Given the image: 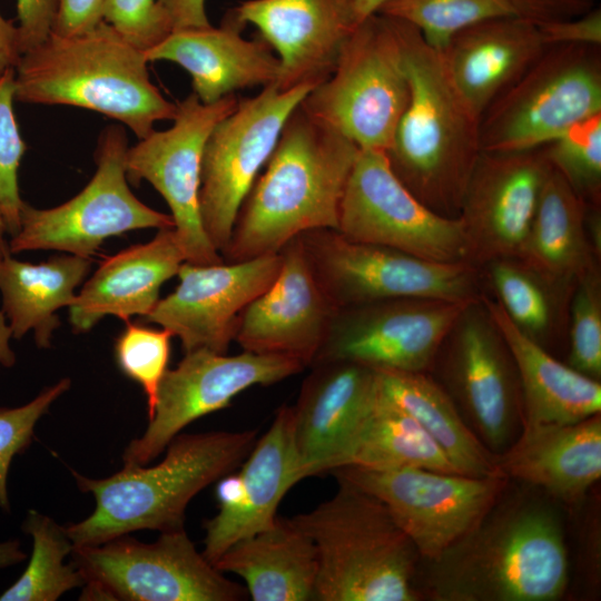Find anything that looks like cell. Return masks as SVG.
I'll list each match as a JSON object with an SVG mask.
<instances>
[{
    "mask_svg": "<svg viewBox=\"0 0 601 601\" xmlns=\"http://www.w3.org/2000/svg\"><path fill=\"white\" fill-rule=\"evenodd\" d=\"M359 148L299 105L237 214L224 262L278 253L303 233L336 229Z\"/></svg>",
    "mask_w": 601,
    "mask_h": 601,
    "instance_id": "6da1fadb",
    "label": "cell"
},
{
    "mask_svg": "<svg viewBox=\"0 0 601 601\" xmlns=\"http://www.w3.org/2000/svg\"><path fill=\"white\" fill-rule=\"evenodd\" d=\"M501 496L473 530L428 561L427 591L434 600L553 601L563 595L569 562L559 515L541 500Z\"/></svg>",
    "mask_w": 601,
    "mask_h": 601,
    "instance_id": "7a4b0ae2",
    "label": "cell"
},
{
    "mask_svg": "<svg viewBox=\"0 0 601 601\" xmlns=\"http://www.w3.org/2000/svg\"><path fill=\"white\" fill-rule=\"evenodd\" d=\"M392 19L410 98L386 157L394 174L418 200L442 216L456 218L482 152L480 119L454 89L440 52L413 26Z\"/></svg>",
    "mask_w": 601,
    "mask_h": 601,
    "instance_id": "3957f363",
    "label": "cell"
},
{
    "mask_svg": "<svg viewBox=\"0 0 601 601\" xmlns=\"http://www.w3.org/2000/svg\"><path fill=\"white\" fill-rule=\"evenodd\" d=\"M145 52L104 20L70 37L50 33L24 51L14 70V99L22 104L85 108L128 127L138 139L160 120H174L177 104L151 82Z\"/></svg>",
    "mask_w": 601,
    "mask_h": 601,
    "instance_id": "277c9868",
    "label": "cell"
},
{
    "mask_svg": "<svg viewBox=\"0 0 601 601\" xmlns=\"http://www.w3.org/2000/svg\"><path fill=\"white\" fill-rule=\"evenodd\" d=\"M257 435V430L178 434L156 465H124L105 479L72 471L78 487L96 500L87 519L65 526L73 548L102 544L138 530L184 529L189 502L242 465Z\"/></svg>",
    "mask_w": 601,
    "mask_h": 601,
    "instance_id": "5b68a950",
    "label": "cell"
},
{
    "mask_svg": "<svg viewBox=\"0 0 601 601\" xmlns=\"http://www.w3.org/2000/svg\"><path fill=\"white\" fill-rule=\"evenodd\" d=\"M337 483L331 499L290 518L317 551L314 600H420V555L412 541L377 497Z\"/></svg>",
    "mask_w": 601,
    "mask_h": 601,
    "instance_id": "8992f818",
    "label": "cell"
},
{
    "mask_svg": "<svg viewBox=\"0 0 601 601\" xmlns=\"http://www.w3.org/2000/svg\"><path fill=\"white\" fill-rule=\"evenodd\" d=\"M408 98L394 21L375 13L354 27L333 73L299 106L359 149L386 151Z\"/></svg>",
    "mask_w": 601,
    "mask_h": 601,
    "instance_id": "52a82bcc",
    "label": "cell"
},
{
    "mask_svg": "<svg viewBox=\"0 0 601 601\" xmlns=\"http://www.w3.org/2000/svg\"><path fill=\"white\" fill-rule=\"evenodd\" d=\"M600 114L601 46L551 45L481 117V150L543 147Z\"/></svg>",
    "mask_w": 601,
    "mask_h": 601,
    "instance_id": "ba28073f",
    "label": "cell"
},
{
    "mask_svg": "<svg viewBox=\"0 0 601 601\" xmlns=\"http://www.w3.org/2000/svg\"><path fill=\"white\" fill-rule=\"evenodd\" d=\"M152 543L128 534L73 548L72 563L85 579L80 600L240 601L245 587L227 579L185 529L160 532Z\"/></svg>",
    "mask_w": 601,
    "mask_h": 601,
    "instance_id": "9c48e42d",
    "label": "cell"
},
{
    "mask_svg": "<svg viewBox=\"0 0 601 601\" xmlns=\"http://www.w3.org/2000/svg\"><path fill=\"white\" fill-rule=\"evenodd\" d=\"M128 147L124 127L104 128L90 181L75 197L52 208H36L23 201L20 228L9 238L10 254L59 250L90 258L111 236L174 227L170 215L148 207L131 193L125 168Z\"/></svg>",
    "mask_w": 601,
    "mask_h": 601,
    "instance_id": "30bf717a",
    "label": "cell"
},
{
    "mask_svg": "<svg viewBox=\"0 0 601 601\" xmlns=\"http://www.w3.org/2000/svg\"><path fill=\"white\" fill-rule=\"evenodd\" d=\"M298 237L314 276L337 309L392 298H480L476 266L467 262L427 260L348 239L336 229L309 230Z\"/></svg>",
    "mask_w": 601,
    "mask_h": 601,
    "instance_id": "8fae6325",
    "label": "cell"
},
{
    "mask_svg": "<svg viewBox=\"0 0 601 601\" xmlns=\"http://www.w3.org/2000/svg\"><path fill=\"white\" fill-rule=\"evenodd\" d=\"M329 474L377 497L427 561L473 530L504 493L509 480L415 467L342 466Z\"/></svg>",
    "mask_w": 601,
    "mask_h": 601,
    "instance_id": "7c38bea8",
    "label": "cell"
},
{
    "mask_svg": "<svg viewBox=\"0 0 601 601\" xmlns=\"http://www.w3.org/2000/svg\"><path fill=\"white\" fill-rule=\"evenodd\" d=\"M312 89L263 87L255 97L238 99L208 136L201 157L199 211L204 230L220 255L287 118Z\"/></svg>",
    "mask_w": 601,
    "mask_h": 601,
    "instance_id": "4fadbf2b",
    "label": "cell"
},
{
    "mask_svg": "<svg viewBox=\"0 0 601 601\" xmlns=\"http://www.w3.org/2000/svg\"><path fill=\"white\" fill-rule=\"evenodd\" d=\"M337 231L427 260L467 262L461 218L442 216L418 200L380 149H359L342 198Z\"/></svg>",
    "mask_w": 601,
    "mask_h": 601,
    "instance_id": "5bb4252c",
    "label": "cell"
},
{
    "mask_svg": "<svg viewBox=\"0 0 601 601\" xmlns=\"http://www.w3.org/2000/svg\"><path fill=\"white\" fill-rule=\"evenodd\" d=\"M229 95L203 104L191 92L177 104L170 128L154 130L128 147L125 168L128 183L147 180L164 197L186 262L213 265L224 262L207 237L199 211L200 169L204 147L214 127L237 106Z\"/></svg>",
    "mask_w": 601,
    "mask_h": 601,
    "instance_id": "9a60e30c",
    "label": "cell"
},
{
    "mask_svg": "<svg viewBox=\"0 0 601 601\" xmlns=\"http://www.w3.org/2000/svg\"><path fill=\"white\" fill-rule=\"evenodd\" d=\"M305 366L293 358L243 351L227 355L200 348L166 372L146 431L122 454L124 465H147L190 423L230 406L242 392L272 385Z\"/></svg>",
    "mask_w": 601,
    "mask_h": 601,
    "instance_id": "2e32d148",
    "label": "cell"
},
{
    "mask_svg": "<svg viewBox=\"0 0 601 601\" xmlns=\"http://www.w3.org/2000/svg\"><path fill=\"white\" fill-rule=\"evenodd\" d=\"M473 302L392 298L338 308L312 365L342 361L373 370L425 372Z\"/></svg>",
    "mask_w": 601,
    "mask_h": 601,
    "instance_id": "e0dca14e",
    "label": "cell"
},
{
    "mask_svg": "<svg viewBox=\"0 0 601 601\" xmlns=\"http://www.w3.org/2000/svg\"><path fill=\"white\" fill-rule=\"evenodd\" d=\"M445 342L449 395L482 443L504 451L522 421L521 391L509 348L480 298L461 313Z\"/></svg>",
    "mask_w": 601,
    "mask_h": 601,
    "instance_id": "ac0fdd59",
    "label": "cell"
},
{
    "mask_svg": "<svg viewBox=\"0 0 601 601\" xmlns=\"http://www.w3.org/2000/svg\"><path fill=\"white\" fill-rule=\"evenodd\" d=\"M550 170L544 147L481 152L459 215L467 263L476 266L520 257Z\"/></svg>",
    "mask_w": 601,
    "mask_h": 601,
    "instance_id": "d6986e66",
    "label": "cell"
},
{
    "mask_svg": "<svg viewBox=\"0 0 601 601\" xmlns=\"http://www.w3.org/2000/svg\"><path fill=\"white\" fill-rule=\"evenodd\" d=\"M280 264L279 252L237 263L184 262L178 286L142 321L178 337L184 354L200 348L226 354L242 312L273 283Z\"/></svg>",
    "mask_w": 601,
    "mask_h": 601,
    "instance_id": "ffe728a7",
    "label": "cell"
},
{
    "mask_svg": "<svg viewBox=\"0 0 601 601\" xmlns=\"http://www.w3.org/2000/svg\"><path fill=\"white\" fill-rule=\"evenodd\" d=\"M300 481L293 408L283 405L239 472L217 481L218 513L204 522L205 558L215 565L234 543L270 528L280 501Z\"/></svg>",
    "mask_w": 601,
    "mask_h": 601,
    "instance_id": "44dd1931",
    "label": "cell"
},
{
    "mask_svg": "<svg viewBox=\"0 0 601 601\" xmlns=\"http://www.w3.org/2000/svg\"><path fill=\"white\" fill-rule=\"evenodd\" d=\"M279 253L278 274L242 312L235 342L243 351L311 366L337 308L314 276L298 236Z\"/></svg>",
    "mask_w": 601,
    "mask_h": 601,
    "instance_id": "7402d4cb",
    "label": "cell"
},
{
    "mask_svg": "<svg viewBox=\"0 0 601 601\" xmlns=\"http://www.w3.org/2000/svg\"><path fill=\"white\" fill-rule=\"evenodd\" d=\"M229 13L277 52L279 90L324 82L354 29L351 0H246Z\"/></svg>",
    "mask_w": 601,
    "mask_h": 601,
    "instance_id": "603a6c76",
    "label": "cell"
},
{
    "mask_svg": "<svg viewBox=\"0 0 601 601\" xmlns=\"http://www.w3.org/2000/svg\"><path fill=\"white\" fill-rule=\"evenodd\" d=\"M293 408L294 439L303 480L339 465L377 393L375 370L352 362L311 366Z\"/></svg>",
    "mask_w": 601,
    "mask_h": 601,
    "instance_id": "cb8c5ba5",
    "label": "cell"
},
{
    "mask_svg": "<svg viewBox=\"0 0 601 601\" xmlns=\"http://www.w3.org/2000/svg\"><path fill=\"white\" fill-rule=\"evenodd\" d=\"M546 48L538 23L515 14L461 30L440 55L454 89L481 119Z\"/></svg>",
    "mask_w": 601,
    "mask_h": 601,
    "instance_id": "d4e9b609",
    "label": "cell"
},
{
    "mask_svg": "<svg viewBox=\"0 0 601 601\" xmlns=\"http://www.w3.org/2000/svg\"><path fill=\"white\" fill-rule=\"evenodd\" d=\"M244 26L229 12L221 26L171 31L145 51L148 61L167 60L184 68L193 92L203 104H214L237 90L275 83L279 60L258 37L245 39Z\"/></svg>",
    "mask_w": 601,
    "mask_h": 601,
    "instance_id": "484cf974",
    "label": "cell"
},
{
    "mask_svg": "<svg viewBox=\"0 0 601 601\" xmlns=\"http://www.w3.org/2000/svg\"><path fill=\"white\" fill-rule=\"evenodd\" d=\"M184 262L174 227L158 229L148 243L106 258L68 307L72 331L86 333L107 315L125 322L134 315L145 317L158 303L164 283L177 275Z\"/></svg>",
    "mask_w": 601,
    "mask_h": 601,
    "instance_id": "4316f807",
    "label": "cell"
},
{
    "mask_svg": "<svg viewBox=\"0 0 601 601\" xmlns=\"http://www.w3.org/2000/svg\"><path fill=\"white\" fill-rule=\"evenodd\" d=\"M497 462L508 479L578 504L601 477V414L571 424L523 425Z\"/></svg>",
    "mask_w": 601,
    "mask_h": 601,
    "instance_id": "83f0119b",
    "label": "cell"
},
{
    "mask_svg": "<svg viewBox=\"0 0 601 601\" xmlns=\"http://www.w3.org/2000/svg\"><path fill=\"white\" fill-rule=\"evenodd\" d=\"M518 373L523 425L571 424L601 412V384L523 334L495 299L480 295Z\"/></svg>",
    "mask_w": 601,
    "mask_h": 601,
    "instance_id": "f1b7e54d",
    "label": "cell"
},
{
    "mask_svg": "<svg viewBox=\"0 0 601 601\" xmlns=\"http://www.w3.org/2000/svg\"><path fill=\"white\" fill-rule=\"evenodd\" d=\"M215 566L242 578L253 601L314 600L317 551L290 518L277 516L270 528L237 541Z\"/></svg>",
    "mask_w": 601,
    "mask_h": 601,
    "instance_id": "f546056e",
    "label": "cell"
},
{
    "mask_svg": "<svg viewBox=\"0 0 601 601\" xmlns=\"http://www.w3.org/2000/svg\"><path fill=\"white\" fill-rule=\"evenodd\" d=\"M588 207L551 167L518 260L554 284L574 288L597 268L587 226Z\"/></svg>",
    "mask_w": 601,
    "mask_h": 601,
    "instance_id": "4dcf8cb0",
    "label": "cell"
},
{
    "mask_svg": "<svg viewBox=\"0 0 601 601\" xmlns=\"http://www.w3.org/2000/svg\"><path fill=\"white\" fill-rule=\"evenodd\" d=\"M91 263V258L71 254L38 264L13 255L0 257L1 309L13 338L21 339L33 331L37 346L50 347L52 334L60 326L56 312L73 303L76 288L87 277Z\"/></svg>",
    "mask_w": 601,
    "mask_h": 601,
    "instance_id": "1f68e13d",
    "label": "cell"
},
{
    "mask_svg": "<svg viewBox=\"0 0 601 601\" xmlns=\"http://www.w3.org/2000/svg\"><path fill=\"white\" fill-rule=\"evenodd\" d=\"M375 371L380 391L421 425L459 473L505 476L499 467L497 454L472 432L449 393L424 372Z\"/></svg>",
    "mask_w": 601,
    "mask_h": 601,
    "instance_id": "d6a6232c",
    "label": "cell"
},
{
    "mask_svg": "<svg viewBox=\"0 0 601 601\" xmlns=\"http://www.w3.org/2000/svg\"><path fill=\"white\" fill-rule=\"evenodd\" d=\"M342 466L372 470L415 467L459 473L421 425L390 401L378 386L371 410L337 467Z\"/></svg>",
    "mask_w": 601,
    "mask_h": 601,
    "instance_id": "836d02e7",
    "label": "cell"
},
{
    "mask_svg": "<svg viewBox=\"0 0 601 601\" xmlns=\"http://www.w3.org/2000/svg\"><path fill=\"white\" fill-rule=\"evenodd\" d=\"M486 265L496 300L510 321L544 347L563 327L573 288L552 283L518 259H499Z\"/></svg>",
    "mask_w": 601,
    "mask_h": 601,
    "instance_id": "e575fe53",
    "label": "cell"
},
{
    "mask_svg": "<svg viewBox=\"0 0 601 601\" xmlns=\"http://www.w3.org/2000/svg\"><path fill=\"white\" fill-rule=\"evenodd\" d=\"M22 530L32 539L31 558L18 580L0 594V601H55L73 588H82L80 571L72 562L63 563L73 549L65 526L29 510Z\"/></svg>",
    "mask_w": 601,
    "mask_h": 601,
    "instance_id": "d590c367",
    "label": "cell"
},
{
    "mask_svg": "<svg viewBox=\"0 0 601 601\" xmlns=\"http://www.w3.org/2000/svg\"><path fill=\"white\" fill-rule=\"evenodd\" d=\"M377 13L413 26L437 52L472 24L516 14L506 0H387Z\"/></svg>",
    "mask_w": 601,
    "mask_h": 601,
    "instance_id": "8d00e7d4",
    "label": "cell"
},
{
    "mask_svg": "<svg viewBox=\"0 0 601 601\" xmlns=\"http://www.w3.org/2000/svg\"><path fill=\"white\" fill-rule=\"evenodd\" d=\"M551 167L589 206L601 203V114L543 146Z\"/></svg>",
    "mask_w": 601,
    "mask_h": 601,
    "instance_id": "74e56055",
    "label": "cell"
},
{
    "mask_svg": "<svg viewBox=\"0 0 601 601\" xmlns=\"http://www.w3.org/2000/svg\"><path fill=\"white\" fill-rule=\"evenodd\" d=\"M165 328H151L126 322L115 343V358L119 370L142 388L148 420L152 416L160 383L168 371L170 339Z\"/></svg>",
    "mask_w": 601,
    "mask_h": 601,
    "instance_id": "f35d334b",
    "label": "cell"
},
{
    "mask_svg": "<svg viewBox=\"0 0 601 601\" xmlns=\"http://www.w3.org/2000/svg\"><path fill=\"white\" fill-rule=\"evenodd\" d=\"M570 305L568 365L600 382L601 378V280L597 268L573 288Z\"/></svg>",
    "mask_w": 601,
    "mask_h": 601,
    "instance_id": "ab89813d",
    "label": "cell"
},
{
    "mask_svg": "<svg viewBox=\"0 0 601 601\" xmlns=\"http://www.w3.org/2000/svg\"><path fill=\"white\" fill-rule=\"evenodd\" d=\"M14 70L8 71L0 79V211L10 237L20 228V213L24 201L20 197L18 170L26 144L13 110Z\"/></svg>",
    "mask_w": 601,
    "mask_h": 601,
    "instance_id": "60d3db41",
    "label": "cell"
},
{
    "mask_svg": "<svg viewBox=\"0 0 601 601\" xmlns=\"http://www.w3.org/2000/svg\"><path fill=\"white\" fill-rule=\"evenodd\" d=\"M70 385L66 377L21 406L0 407V508L3 511H10L8 474L13 457L30 446L38 421Z\"/></svg>",
    "mask_w": 601,
    "mask_h": 601,
    "instance_id": "b9f144b4",
    "label": "cell"
},
{
    "mask_svg": "<svg viewBox=\"0 0 601 601\" xmlns=\"http://www.w3.org/2000/svg\"><path fill=\"white\" fill-rule=\"evenodd\" d=\"M102 20L144 52L173 31L169 18L157 0H106Z\"/></svg>",
    "mask_w": 601,
    "mask_h": 601,
    "instance_id": "7bdbcfd3",
    "label": "cell"
},
{
    "mask_svg": "<svg viewBox=\"0 0 601 601\" xmlns=\"http://www.w3.org/2000/svg\"><path fill=\"white\" fill-rule=\"evenodd\" d=\"M548 46L577 43L601 46V9L594 7L579 17L538 23Z\"/></svg>",
    "mask_w": 601,
    "mask_h": 601,
    "instance_id": "ee69618b",
    "label": "cell"
},
{
    "mask_svg": "<svg viewBox=\"0 0 601 601\" xmlns=\"http://www.w3.org/2000/svg\"><path fill=\"white\" fill-rule=\"evenodd\" d=\"M58 0H17L18 30L22 53L52 32Z\"/></svg>",
    "mask_w": 601,
    "mask_h": 601,
    "instance_id": "f6af8a7d",
    "label": "cell"
},
{
    "mask_svg": "<svg viewBox=\"0 0 601 601\" xmlns=\"http://www.w3.org/2000/svg\"><path fill=\"white\" fill-rule=\"evenodd\" d=\"M106 0H58L52 33L70 37L87 32L102 21Z\"/></svg>",
    "mask_w": 601,
    "mask_h": 601,
    "instance_id": "bcb514c9",
    "label": "cell"
},
{
    "mask_svg": "<svg viewBox=\"0 0 601 601\" xmlns=\"http://www.w3.org/2000/svg\"><path fill=\"white\" fill-rule=\"evenodd\" d=\"M518 16L533 22L572 19L598 6L599 0H506Z\"/></svg>",
    "mask_w": 601,
    "mask_h": 601,
    "instance_id": "7dc6e473",
    "label": "cell"
},
{
    "mask_svg": "<svg viewBox=\"0 0 601 601\" xmlns=\"http://www.w3.org/2000/svg\"><path fill=\"white\" fill-rule=\"evenodd\" d=\"M171 23L173 31L211 27L205 0H157Z\"/></svg>",
    "mask_w": 601,
    "mask_h": 601,
    "instance_id": "c3c4849f",
    "label": "cell"
},
{
    "mask_svg": "<svg viewBox=\"0 0 601 601\" xmlns=\"http://www.w3.org/2000/svg\"><path fill=\"white\" fill-rule=\"evenodd\" d=\"M21 55L18 27L0 12V79L16 69Z\"/></svg>",
    "mask_w": 601,
    "mask_h": 601,
    "instance_id": "681fc988",
    "label": "cell"
},
{
    "mask_svg": "<svg viewBox=\"0 0 601 601\" xmlns=\"http://www.w3.org/2000/svg\"><path fill=\"white\" fill-rule=\"evenodd\" d=\"M13 338L6 314L0 309V367L10 368L16 364V354L10 346Z\"/></svg>",
    "mask_w": 601,
    "mask_h": 601,
    "instance_id": "f907efd6",
    "label": "cell"
},
{
    "mask_svg": "<svg viewBox=\"0 0 601 601\" xmlns=\"http://www.w3.org/2000/svg\"><path fill=\"white\" fill-rule=\"evenodd\" d=\"M26 558L27 553L21 549L19 540L0 542V569L21 563Z\"/></svg>",
    "mask_w": 601,
    "mask_h": 601,
    "instance_id": "816d5d0a",
    "label": "cell"
},
{
    "mask_svg": "<svg viewBox=\"0 0 601 601\" xmlns=\"http://www.w3.org/2000/svg\"><path fill=\"white\" fill-rule=\"evenodd\" d=\"M385 1L387 0H351V18L354 27L377 13Z\"/></svg>",
    "mask_w": 601,
    "mask_h": 601,
    "instance_id": "f5cc1de1",
    "label": "cell"
},
{
    "mask_svg": "<svg viewBox=\"0 0 601 601\" xmlns=\"http://www.w3.org/2000/svg\"><path fill=\"white\" fill-rule=\"evenodd\" d=\"M7 227L0 211V257L11 255L9 252V239H7Z\"/></svg>",
    "mask_w": 601,
    "mask_h": 601,
    "instance_id": "db71d44e",
    "label": "cell"
}]
</instances>
